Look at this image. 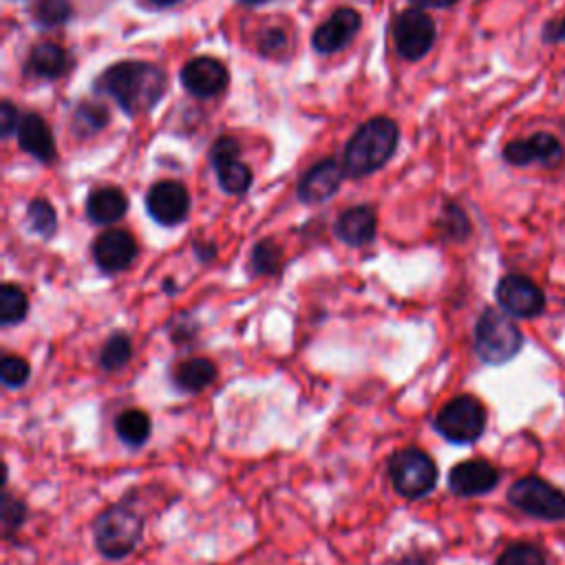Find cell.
I'll list each match as a JSON object with an SVG mask.
<instances>
[{
    "instance_id": "obj_22",
    "label": "cell",
    "mask_w": 565,
    "mask_h": 565,
    "mask_svg": "<svg viewBox=\"0 0 565 565\" xmlns=\"http://www.w3.org/2000/svg\"><path fill=\"white\" fill-rule=\"evenodd\" d=\"M66 64H68V60H66V53L62 46H57L53 42H42L31 51L26 68L38 77L53 79L66 71Z\"/></svg>"
},
{
    "instance_id": "obj_40",
    "label": "cell",
    "mask_w": 565,
    "mask_h": 565,
    "mask_svg": "<svg viewBox=\"0 0 565 565\" xmlns=\"http://www.w3.org/2000/svg\"><path fill=\"white\" fill-rule=\"evenodd\" d=\"M243 2H249V4H260V2H267V0H243Z\"/></svg>"
},
{
    "instance_id": "obj_24",
    "label": "cell",
    "mask_w": 565,
    "mask_h": 565,
    "mask_svg": "<svg viewBox=\"0 0 565 565\" xmlns=\"http://www.w3.org/2000/svg\"><path fill=\"white\" fill-rule=\"evenodd\" d=\"M132 358V340L128 333L124 331H115L106 338V342L99 349V366L108 373H115L119 369H124Z\"/></svg>"
},
{
    "instance_id": "obj_38",
    "label": "cell",
    "mask_w": 565,
    "mask_h": 565,
    "mask_svg": "<svg viewBox=\"0 0 565 565\" xmlns=\"http://www.w3.org/2000/svg\"><path fill=\"white\" fill-rule=\"evenodd\" d=\"M411 2L422 4V7H450V4H455L459 0H411Z\"/></svg>"
},
{
    "instance_id": "obj_34",
    "label": "cell",
    "mask_w": 565,
    "mask_h": 565,
    "mask_svg": "<svg viewBox=\"0 0 565 565\" xmlns=\"http://www.w3.org/2000/svg\"><path fill=\"white\" fill-rule=\"evenodd\" d=\"M541 40H543L545 44L565 42V15L547 20V22L543 24V29H541Z\"/></svg>"
},
{
    "instance_id": "obj_21",
    "label": "cell",
    "mask_w": 565,
    "mask_h": 565,
    "mask_svg": "<svg viewBox=\"0 0 565 565\" xmlns=\"http://www.w3.org/2000/svg\"><path fill=\"white\" fill-rule=\"evenodd\" d=\"M115 433L126 446L141 448L150 439L152 419L141 408H126L115 417Z\"/></svg>"
},
{
    "instance_id": "obj_28",
    "label": "cell",
    "mask_w": 565,
    "mask_h": 565,
    "mask_svg": "<svg viewBox=\"0 0 565 565\" xmlns=\"http://www.w3.org/2000/svg\"><path fill=\"white\" fill-rule=\"evenodd\" d=\"M29 227L40 234L42 238H51L57 230V214L55 207L46 199H33L26 207Z\"/></svg>"
},
{
    "instance_id": "obj_30",
    "label": "cell",
    "mask_w": 565,
    "mask_h": 565,
    "mask_svg": "<svg viewBox=\"0 0 565 565\" xmlns=\"http://www.w3.org/2000/svg\"><path fill=\"white\" fill-rule=\"evenodd\" d=\"M439 225H441V234L448 241H466V236L470 234V221L457 203H446Z\"/></svg>"
},
{
    "instance_id": "obj_39",
    "label": "cell",
    "mask_w": 565,
    "mask_h": 565,
    "mask_svg": "<svg viewBox=\"0 0 565 565\" xmlns=\"http://www.w3.org/2000/svg\"><path fill=\"white\" fill-rule=\"evenodd\" d=\"M152 2H157V4L166 7V4H174V2H179V0H152Z\"/></svg>"
},
{
    "instance_id": "obj_25",
    "label": "cell",
    "mask_w": 565,
    "mask_h": 565,
    "mask_svg": "<svg viewBox=\"0 0 565 565\" xmlns=\"http://www.w3.org/2000/svg\"><path fill=\"white\" fill-rule=\"evenodd\" d=\"M29 313V298L24 289L15 282H4L0 287V324L11 327L26 318Z\"/></svg>"
},
{
    "instance_id": "obj_23",
    "label": "cell",
    "mask_w": 565,
    "mask_h": 565,
    "mask_svg": "<svg viewBox=\"0 0 565 565\" xmlns=\"http://www.w3.org/2000/svg\"><path fill=\"white\" fill-rule=\"evenodd\" d=\"M212 166L216 170L218 185L227 194H245L249 190V185H252V170L245 163H241L238 157L212 161Z\"/></svg>"
},
{
    "instance_id": "obj_2",
    "label": "cell",
    "mask_w": 565,
    "mask_h": 565,
    "mask_svg": "<svg viewBox=\"0 0 565 565\" xmlns=\"http://www.w3.org/2000/svg\"><path fill=\"white\" fill-rule=\"evenodd\" d=\"M397 126L388 117H373L364 121L344 148V172L347 177H366L380 170L395 152Z\"/></svg>"
},
{
    "instance_id": "obj_1",
    "label": "cell",
    "mask_w": 565,
    "mask_h": 565,
    "mask_svg": "<svg viewBox=\"0 0 565 565\" xmlns=\"http://www.w3.org/2000/svg\"><path fill=\"white\" fill-rule=\"evenodd\" d=\"M99 88L108 93L128 115L152 108L166 90V73L150 62H119L104 71Z\"/></svg>"
},
{
    "instance_id": "obj_4",
    "label": "cell",
    "mask_w": 565,
    "mask_h": 565,
    "mask_svg": "<svg viewBox=\"0 0 565 565\" xmlns=\"http://www.w3.org/2000/svg\"><path fill=\"white\" fill-rule=\"evenodd\" d=\"M143 536V519L126 503L102 510L93 521V541L102 556L119 561L128 556Z\"/></svg>"
},
{
    "instance_id": "obj_5",
    "label": "cell",
    "mask_w": 565,
    "mask_h": 565,
    "mask_svg": "<svg viewBox=\"0 0 565 565\" xmlns=\"http://www.w3.org/2000/svg\"><path fill=\"white\" fill-rule=\"evenodd\" d=\"M386 472L393 483V490L408 501L424 499L426 494H430L439 477L435 459L426 450L415 446L395 450L386 461Z\"/></svg>"
},
{
    "instance_id": "obj_12",
    "label": "cell",
    "mask_w": 565,
    "mask_h": 565,
    "mask_svg": "<svg viewBox=\"0 0 565 565\" xmlns=\"http://www.w3.org/2000/svg\"><path fill=\"white\" fill-rule=\"evenodd\" d=\"M501 481V472L488 459H466L450 468L448 488L457 497H479L492 492Z\"/></svg>"
},
{
    "instance_id": "obj_35",
    "label": "cell",
    "mask_w": 565,
    "mask_h": 565,
    "mask_svg": "<svg viewBox=\"0 0 565 565\" xmlns=\"http://www.w3.org/2000/svg\"><path fill=\"white\" fill-rule=\"evenodd\" d=\"M13 128H18V113L11 106V102H4L0 106V130H2V137H7Z\"/></svg>"
},
{
    "instance_id": "obj_10",
    "label": "cell",
    "mask_w": 565,
    "mask_h": 565,
    "mask_svg": "<svg viewBox=\"0 0 565 565\" xmlns=\"http://www.w3.org/2000/svg\"><path fill=\"white\" fill-rule=\"evenodd\" d=\"M501 154L510 166H519V168L532 166V163H539L545 168H556L565 157V148L556 135H552L547 130H539L530 137L508 141L503 146Z\"/></svg>"
},
{
    "instance_id": "obj_36",
    "label": "cell",
    "mask_w": 565,
    "mask_h": 565,
    "mask_svg": "<svg viewBox=\"0 0 565 565\" xmlns=\"http://www.w3.org/2000/svg\"><path fill=\"white\" fill-rule=\"evenodd\" d=\"M285 46V33L280 29H269L263 40H260V49L267 53H276Z\"/></svg>"
},
{
    "instance_id": "obj_16",
    "label": "cell",
    "mask_w": 565,
    "mask_h": 565,
    "mask_svg": "<svg viewBox=\"0 0 565 565\" xmlns=\"http://www.w3.org/2000/svg\"><path fill=\"white\" fill-rule=\"evenodd\" d=\"M344 166H340L335 159H324L316 166H311L298 183V199L302 203H322L327 199H331L338 188L340 181L344 177Z\"/></svg>"
},
{
    "instance_id": "obj_7",
    "label": "cell",
    "mask_w": 565,
    "mask_h": 565,
    "mask_svg": "<svg viewBox=\"0 0 565 565\" xmlns=\"http://www.w3.org/2000/svg\"><path fill=\"white\" fill-rule=\"evenodd\" d=\"M488 424V413L475 395L448 399L435 415L433 428L450 444H475Z\"/></svg>"
},
{
    "instance_id": "obj_3",
    "label": "cell",
    "mask_w": 565,
    "mask_h": 565,
    "mask_svg": "<svg viewBox=\"0 0 565 565\" xmlns=\"http://www.w3.org/2000/svg\"><path fill=\"white\" fill-rule=\"evenodd\" d=\"M475 353L488 366L514 360L523 349V331L503 309L486 307L475 322Z\"/></svg>"
},
{
    "instance_id": "obj_9",
    "label": "cell",
    "mask_w": 565,
    "mask_h": 565,
    "mask_svg": "<svg viewBox=\"0 0 565 565\" xmlns=\"http://www.w3.org/2000/svg\"><path fill=\"white\" fill-rule=\"evenodd\" d=\"M393 40L402 57L419 60L435 42V22L422 9H406L393 22Z\"/></svg>"
},
{
    "instance_id": "obj_6",
    "label": "cell",
    "mask_w": 565,
    "mask_h": 565,
    "mask_svg": "<svg viewBox=\"0 0 565 565\" xmlns=\"http://www.w3.org/2000/svg\"><path fill=\"white\" fill-rule=\"evenodd\" d=\"M508 503L536 521H565V492L536 475H525L516 479L508 488Z\"/></svg>"
},
{
    "instance_id": "obj_32",
    "label": "cell",
    "mask_w": 565,
    "mask_h": 565,
    "mask_svg": "<svg viewBox=\"0 0 565 565\" xmlns=\"http://www.w3.org/2000/svg\"><path fill=\"white\" fill-rule=\"evenodd\" d=\"M73 13L68 0H40L35 7V22L42 26H57Z\"/></svg>"
},
{
    "instance_id": "obj_17",
    "label": "cell",
    "mask_w": 565,
    "mask_h": 565,
    "mask_svg": "<svg viewBox=\"0 0 565 565\" xmlns=\"http://www.w3.org/2000/svg\"><path fill=\"white\" fill-rule=\"evenodd\" d=\"M375 230H377V218L373 207L369 205H355L344 210L333 225L335 236L351 247H362L371 243L375 238Z\"/></svg>"
},
{
    "instance_id": "obj_19",
    "label": "cell",
    "mask_w": 565,
    "mask_h": 565,
    "mask_svg": "<svg viewBox=\"0 0 565 565\" xmlns=\"http://www.w3.org/2000/svg\"><path fill=\"white\" fill-rule=\"evenodd\" d=\"M126 212H128V199L115 185L97 188L86 199V216L95 225H110L119 221Z\"/></svg>"
},
{
    "instance_id": "obj_13",
    "label": "cell",
    "mask_w": 565,
    "mask_h": 565,
    "mask_svg": "<svg viewBox=\"0 0 565 565\" xmlns=\"http://www.w3.org/2000/svg\"><path fill=\"white\" fill-rule=\"evenodd\" d=\"M146 210L159 225H179L190 212V194L179 181H159L146 194Z\"/></svg>"
},
{
    "instance_id": "obj_20",
    "label": "cell",
    "mask_w": 565,
    "mask_h": 565,
    "mask_svg": "<svg viewBox=\"0 0 565 565\" xmlns=\"http://www.w3.org/2000/svg\"><path fill=\"white\" fill-rule=\"evenodd\" d=\"M218 371L210 358H188L172 369V384L181 393H201L214 384Z\"/></svg>"
},
{
    "instance_id": "obj_31",
    "label": "cell",
    "mask_w": 565,
    "mask_h": 565,
    "mask_svg": "<svg viewBox=\"0 0 565 565\" xmlns=\"http://www.w3.org/2000/svg\"><path fill=\"white\" fill-rule=\"evenodd\" d=\"M108 121V110L102 108L99 104H79L73 117V128L79 135H90L99 130Z\"/></svg>"
},
{
    "instance_id": "obj_37",
    "label": "cell",
    "mask_w": 565,
    "mask_h": 565,
    "mask_svg": "<svg viewBox=\"0 0 565 565\" xmlns=\"http://www.w3.org/2000/svg\"><path fill=\"white\" fill-rule=\"evenodd\" d=\"M194 254L201 258V260H212L214 258V254H216V247L212 245V243H196L194 245Z\"/></svg>"
},
{
    "instance_id": "obj_33",
    "label": "cell",
    "mask_w": 565,
    "mask_h": 565,
    "mask_svg": "<svg viewBox=\"0 0 565 565\" xmlns=\"http://www.w3.org/2000/svg\"><path fill=\"white\" fill-rule=\"evenodd\" d=\"M31 375V366L22 355H4L0 360V377L7 388L22 386Z\"/></svg>"
},
{
    "instance_id": "obj_8",
    "label": "cell",
    "mask_w": 565,
    "mask_h": 565,
    "mask_svg": "<svg viewBox=\"0 0 565 565\" xmlns=\"http://www.w3.org/2000/svg\"><path fill=\"white\" fill-rule=\"evenodd\" d=\"M494 298L499 309L512 318L532 320L545 311V291L523 274H505L494 287Z\"/></svg>"
},
{
    "instance_id": "obj_26",
    "label": "cell",
    "mask_w": 565,
    "mask_h": 565,
    "mask_svg": "<svg viewBox=\"0 0 565 565\" xmlns=\"http://www.w3.org/2000/svg\"><path fill=\"white\" fill-rule=\"evenodd\" d=\"M282 252L274 241H260L249 256L252 276H274L280 269Z\"/></svg>"
},
{
    "instance_id": "obj_11",
    "label": "cell",
    "mask_w": 565,
    "mask_h": 565,
    "mask_svg": "<svg viewBox=\"0 0 565 565\" xmlns=\"http://www.w3.org/2000/svg\"><path fill=\"white\" fill-rule=\"evenodd\" d=\"M93 260L104 274H117L132 265L137 258V241L126 230H106L93 241Z\"/></svg>"
},
{
    "instance_id": "obj_27",
    "label": "cell",
    "mask_w": 565,
    "mask_h": 565,
    "mask_svg": "<svg viewBox=\"0 0 565 565\" xmlns=\"http://www.w3.org/2000/svg\"><path fill=\"white\" fill-rule=\"evenodd\" d=\"M494 565H547L545 552L527 541L510 543L499 556Z\"/></svg>"
},
{
    "instance_id": "obj_14",
    "label": "cell",
    "mask_w": 565,
    "mask_h": 565,
    "mask_svg": "<svg viewBox=\"0 0 565 565\" xmlns=\"http://www.w3.org/2000/svg\"><path fill=\"white\" fill-rule=\"evenodd\" d=\"M181 84L194 97H214L227 86V68L214 57H194L181 68Z\"/></svg>"
},
{
    "instance_id": "obj_29",
    "label": "cell",
    "mask_w": 565,
    "mask_h": 565,
    "mask_svg": "<svg viewBox=\"0 0 565 565\" xmlns=\"http://www.w3.org/2000/svg\"><path fill=\"white\" fill-rule=\"evenodd\" d=\"M26 521V505L22 499L13 497L11 492L2 494V505H0V525H2V536L11 539Z\"/></svg>"
},
{
    "instance_id": "obj_18",
    "label": "cell",
    "mask_w": 565,
    "mask_h": 565,
    "mask_svg": "<svg viewBox=\"0 0 565 565\" xmlns=\"http://www.w3.org/2000/svg\"><path fill=\"white\" fill-rule=\"evenodd\" d=\"M18 135V143L24 152H29L31 157L40 159V161H51L55 157V141L53 135L46 126V121L35 115V113H26L15 128Z\"/></svg>"
},
{
    "instance_id": "obj_15",
    "label": "cell",
    "mask_w": 565,
    "mask_h": 565,
    "mask_svg": "<svg viewBox=\"0 0 565 565\" xmlns=\"http://www.w3.org/2000/svg\"><path fill=\"white\" fill-rule=\"evenodd\" d=\"M358 31H360V13L349 7H342L335 13H331V18L313 31L311 46L318 53H335L344 49L355 38Z\"/></svg>"
}]
</instances>
